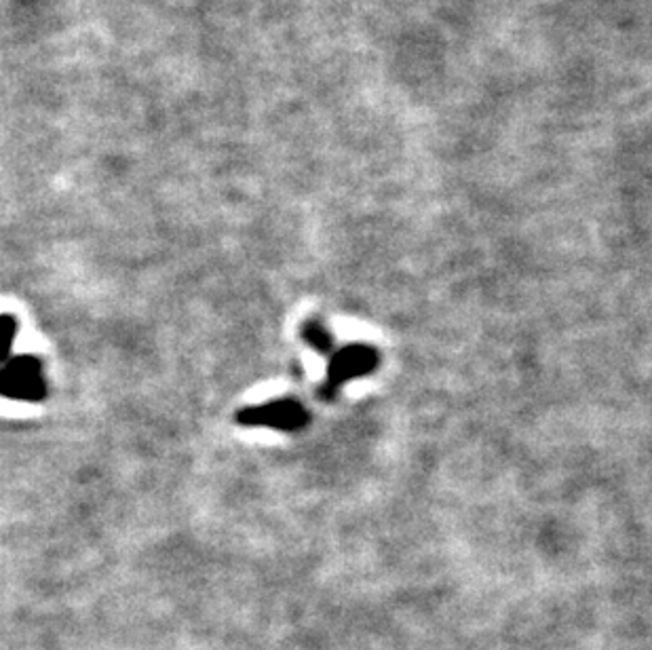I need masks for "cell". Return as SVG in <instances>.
I'll return each instance as SVG.
<instances>
[{
	"label": "cell",
	"mask_w": 652,
	"mask_h": 650,
	"mask_svg": "<svg viewBox=\"0 0 652 650\" xmlns=\"http://www.w3.org/2000/svg\"><path fill=\"white\" fill-rule=\"evenodd\" d=\"M237 420L248 427H271L279 431H295L307 424V410L294 399H277L239 412Z\"/></svg>",
	"instance_id": "cell-2"
},
{
	"label": "cell",
	"mask_w": 652,
	"mask_h": 650,
	"mask_svg": "<svg viewBox=\"0 0 652 650\" xmlns=\"http://www.w3.org/2000/svg\"><path fill=\"white\" fill-rule=\"evenodd\" d=\"M379 357L374 353V349L363 347V344H353V347H344L340 349L328 370V382H325V393L334 396L344 382L353 380V378L370 374L377 368Z\"/></svg>",
	"instance_id": "cell-3"
},
{
	"label": "cell",
	"mask_w": 652,
	"mask_h": 650,
	"mask_svg": "<svg viewBox=\"0 0 652 650\" xmlns=\"http://www.w3.org/2000/svg\"><path fill=\"white\" fill-rule=\"evenodd\" d=\"M47 393V384L42 378L41 363L34 357H16L7 359L0 368V396L2 398L21 399V401H39Z\"/></svg>",
	"instance_id": "cell-1"
},
{
	"label": "cell",
	"mask_w": 652,
	"mask_h": 650,
	"mask_svg": "<svg viewBox=\"0 0 652 650\" xmlns=\"http://www.w3.org/2000/svg\"><path fill=\"white\" fill-rule=\"evenodd\" d=\"M304 340L319 351V353H325V351H330V347H332V336L330 332L321 326V323H315V321H311V323H307L304 326Z\"/></svg>",
	"instance_id": "cell-4"
},
{
	"label": "cell",
	"mask_w": 652,
	"mask_h": 650,
	"mask_svg": "<svg viewBox=\"0 0 652 650\" xmlns=\"http://www.w3.org/2000/svg\"><path fill=\"white\" fill-rule=\"evenodd\" d=\"M16 334H18L16 319H11L9 316H0V361H7Z\"/></svg>",
	"instance_id": "cell-5"
}]
</instances>
